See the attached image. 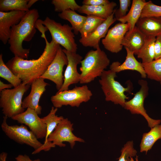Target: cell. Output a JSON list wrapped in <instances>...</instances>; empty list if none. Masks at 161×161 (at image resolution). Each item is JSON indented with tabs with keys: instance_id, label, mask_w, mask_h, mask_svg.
<instances>
[{
	"instance_id": "6da1fadb",
	"label": "cell",
	"mask_w": 161,
	"mask_h": 161,
	"mask_svg": "<svg viewBox=\"0 0 161 161\" xmlns=\"http://www.w3.org/2000/svg\"><path fill=\"white\" fill-rule=\"evenodd\" d=\"M46 46L40 57L37 59L28 60L14 57L6 64L7 67L26 84L32 82L42 75L54 59L60 45L52 39L49 42L45 34L42 35Z\"/></svg>"
},
{
	"instance_id": "7a4b0ae2",
	"label": "cell",
	"mask_w": 161,
	"mask_h": 161,
	"mask_svg": "<svg viewBox=\"0 0 161 161\" xmlns=\"http://www.w3.org/2000/svg\"><path fill=\"white\" fill-rule=\"evenodd\" d=\"M39 17L37 10H30L26 12L18 24L11 28L8 42L10 49L15 57L28 58L30 49L24 48L23 42H29L32 39L36 31L35 25Z\"/></svg>"
},
{
	"instance_id": "3957f363",
	"label": "cell",
	"mask_w": 161,
	"mask_h": 161,
	"mask_svg": "<svg viewBox=\"0 0 161 161\" xmlns=\"http://www.w3.org/2000/svg\"><path fill=\"white\" fill-rule=\"evenodd\" d=\"M110 63L106 53L100 47L95 50L89 51L80 62V83H89L100 77Z\"/></svg>"
},
{
	"instance_id": "277c9868",
	"label": "cell",
	"mask_w": 161,
	"mask_h": 161,
	"mask_svg": "<svg viewBox=\"0 0 161 161\" xmlns=\"http://www.w3.org/2000/svg\"><path fill=\"white\" fill-rule=\"evenodd\" d=\"M116 73L109 70H104L99 80L101 88L107 101H111L115 104H119L124 107L126 100L128 99L125 92L131 93L132 90V84L129 83L127 87H123L119 82L115 79Z\"/></svg>"
},
{
	"instance_id": "5b68a950",
	"label": "cell",
	"mask_w": 161,
	"mask_h": 161,
	"mask_svg": "<svg viewBox=\"0 0 161 161\" xmlns=\"http://www.w3.org/2000/svg\"><path fill=\"white\" fill-rule=\"evenodd\" d=\"M30 86L22 83L16 87L0 92V107L4 116L11 118L24 112L22 99Z\"/></svg>"
},
{
	"instance_id": "8992f818",
	"label": "cell",
	"mask_w": 161,
	"mask_h": 161,
	"mask_svg": "<svg viewBox=\"0 0 161 161\" xmlns=\"http://www.w3.org/2000/svg\"><path fill=\"white\" fill-rule=\"evenodd\" d=\"M41 22L49 31L52 40L67 50L76 52L77 45L72 27L68 24L62 25L48 17L44 21L41 20Z\"/></svg>"
},
{
	"instance_id": "52a82bcc",
	"label": "cell",
	"mask_w": 161,
	"mask_h": 161,
	"mask_svg": "<svg viewBox=\"0 0 161 161\" xmlns=\"http://www.w3.org/2000/svg\"><path fill=\"white\" fill-rule=\"evenodd\" d=\"M92 95L91 91L87 85L75 86L73 89L57 92L51 97L53 106L60 108L63 106L79 107L81 103L86 102Z\"/></svg>"
},
{
	"instance_id": "ba28073f",
	"label": "cell",
	"mask_w": 161,
	"mask_h": 161,
	"mask_svg": "<svg viewBox=\"0 0 161 161\" xmlns=\"http://www.w3.org/2000/svg\"><path fill=\"white\" fill-rule=\"evenodd\" d=\"M1 124L2 130L10 139L20 144H26L36 151L43 145L38 140L35 135L27 127L23 124L10 126L7 122L8 117L4 116Z\"/></svg>"
},
{
	"instance_id": "9c48e42d",
	"label": "cell",
	"mask_w": 161,
	"mask_h": 161,
	"mask_svg": "<svg viewBox=\"0 0 161 161\" xmlns=\"http://www.w3.org/2000/svg\"><path fill=\"white\" fill-rule=\"evenodd\" d=\"M138 83L141 86L140 90L134 94L132 99L126 101L123 107L129 110L132 114L142 115L147 121L148 127L151 128L160 124L161 120L151 118L144 108V101L148 95L149 90L148 82L146 80H140Z\"/></svg>"
},
{
	"instance_id": "30bf717a",
	"label": "cell",
	"mask_w": 161,
	"mask_h": 161,
	"mask_svg": "<svg viewBox=\"0 0 161 161\" xmlns=\"http://www.w3.org/2000/svg\"><path fill=\"white\" fill-rule=\"evenodd\" d=\"M73 125V124L67 118H64L49 136L48 142L61 147L66 146L64 142H67L72 148L76 142H84V140L74 134Z\"/></svg>"
},
{
	"instance_id": "8fae6325",
	"label": "cell",
	"mask_w": 161,
	"mask_h": 161,
	"mask_svg": "<svg viewBox=\"0 0 161 161\" xmlns=\"http://www.w3.org/2000/svg\"><path fill=\"white\" fill-rule=\"evenodd\" d=\"M68 63L67 56L60 47L56 56L44 73L39 78L49 80L54 82L58 90H60L63 83V72L64 66Z\"/></svg>"
},
{
	"instance_id": "7c38bea8",
	"label": "cell",
	"mask_w": 161,
	"mask_h": 161,
	"mask_svg": "<svg viewBox=\"0 0 161 161\" xmlns=\"http://www.w3.org/2000/svg\"><path fill=\"white\" fill-rule=\"evenodd\" d=\"M11 118L28 126L38 139L45 138L47 131L46 125L34 109L27 108L25 111Z\"/></svg>"
},
{
	"instance_id": "4fadbf2b",
	"label": "cell",
	"mask_w": 161,
	"mask_h": 161,
	"mask_svg": "<svg viewBox=\"0 0 161 161\" xmlns=\"http://www.w3.org/2000/svg\"><path fill=\"white\" fill-rule=\"evenodd\" d=\"M129 30L127 23H120L109 30L107 33L102 40L105 48L113 53H117L122 50V42L126 33Z\"/></svg>"
},
{
	"instance_id": "5bb4252c",
	"label": "cell",
	"mask_w": 161,
	"mask_h": 161,
	"mask_svg": "<svg viewBox=\"0 0 161 161\" xmlns=\"http://www.w3.org/2000/svg\"><path fill=\"white\" fill-rule=\"evenodd\" d=\"M63 50L67 56L68 63L64 73L63 84L58 92L69 90L70 85L80 82V74L77 71V66L80 63L82 57L76 52Z\"/></svg>"
},
{
	"instance_id": "9a60e30c",
	"label": "cell",
	"mask_w": 161,
	"mask_h": 161,
	"mask_svg": "<svg viewBox=\"0 0 161 161\" xmlns=\"http://www.w3.org/2000/svg\"><path fill=\"white\" fill-rule=\"evenodd\" d=\"M26 13L19 10L0 11V40L4 44L8 42L12 27L19 23Z\"/></svg>"
},
{
	"instance_id": "2e32d148",
	"label": "cell",
	"mask_w": 161,
	"mask_h": 161,
	"mask_svg": "<svg viewBox=\"0 0 161 161\" xmlns=\"http://www.w3.org/2000/svg\"><path fill=\"white\" fill-rule=\"evenodd\" d=\"M44 79L39 78L34 80L31 84V90L29 94L22 101V107L24 109L30 108L35 111L38 115L41 114V106L39 104L40 98L49 85Z\"/></svg>"
},
{
	"instance_id": "e0dca14e",
	"label": "cell",
	"mask_w": 161,
	"mask_h": 161,
	"mask_svg": "<svg viewBox=\"0 0 161 161\" xmlns=\"http://www.w3.org/2000/svg\"><path fill=\"white\" fill-rule=\"evenodd\" d=\"M115 10L113 13L93 31L86 36L80 38L79 41L83 46L93 47L95 49L100 47V39L105 37L110 27L117 20L114 17Z\"/></svg>"
},
{
	"instance_id": "ac0fdd59",
	"label": "cell",
	"mask_w": 161,
	"mask_h": 161,
	"mask_svg": "<svg viewBox=\"0 0 161 161\" xmlns=\"http://www.w3.org/2000/svg\"><path fill=\"white\" fill-rule=\"evenodd\" d=\"M58 108L52 106L49 113L46 116L42 118V119L45 123L47 128V133L45 140L43 145L39 148L34 151L32 154H35L42 151H47L51 148L55 147L52 143H49L47 139L53 131L57 125L64 118L62 116H58L56 115Z\"/></svg>"
},
{
	"instance_id": "d6986e66",
	"label": "cell",
	"mask_w": 161,
	"mask_h": 161,
	"mask_svg": "<svg viewBox=\"0 0 161 161\" xmlns=\"http://www.w3.org/2000/svg\"><path fill=\"white\" fill-rule=\"evenodd\" d=\"M127 55L125 61L122 64L118 61L113 62L110 66V69L116 73L127 70L138 72L143 78H145L147 75L142 63L138 61L134 56V53L128 49L125 48Z\"/></svg>"
},
{
	"instance_id": "ffe728a7",
	"label": "cell",
	"mask_w": 161,
	"mask_h": 161,
	"mask_svg": "<svg viewBox=\"0 0 161 161\" xmlns=\"http://www.w3.org/2000/svg\"><path fill=\"white\" fill-rule=\"evenodd\" d=\"M136 26L146 37H156L161 35V18H140Z\"/></svg>"
},
{
	"instance_id": "44dd1931",
	"label": "cell",
	"mask_w": 161,
	"mask_h": 161,
	"mask_svg": "<svg viewBox=\"0 0 161 161\" xmlns=\"http://www.w3.org/2000/svg\"><path fill=\"white\" fill-rule=\"evenodd\" d=\"M146 37L136 26L130 31H128L123 39L122 45L137 55L144 44Z\"/></svg>"
},
{
	"instance_id": "7402d4cb",
	"label": "cell",
	"mask_w": 161,
	"mask_h": 161,
	"mask_svg": "<svg viewBox=\"0 0 161 161\" xmlns=\"http://www.w3.org/2000/svg\"><path fill=\"white\" fill-rule=\"evenodd\" d=\"M117 4L112 1L108 4L98 6L83 5L78 11L79 13L106 19L114 12Z\"/></svg>"
},
{
	"instance_id": "603a6c76",
	"label": "cell",
	"mask_w": 161,
	"mask_h": 161,
	"mask_svg": "<svg viewBox=\"0 0 161 161\" xmlns=\"http://www.w3.org/2000/svg\"><path fill=\"white\" fill-rule=\"evenodd\" d=\"M147 2L145 0H133L129 13L124 17L118 21L120 23H127L129 30H132L140 17L142 10Z\"/></svg>"
},
{
	"instance_id": "cb8c5ba5",
	"label": "cell",
	"mask_w": 161,
	"mask_h": 161,
	"mask_svg": "<svg viewBox=\"0 0 161 161\" xmlns=\"http://www.w3.org/2000/svg\"><path fill=\"white\" fill-rule=\"evenodd\" d=\"M161 139V124H159L151 128L148 132L143 133L140 145V152H145L146 154L156 141Z\"/></svg>"
},
{
	"instance_id": "d4e9b609",
	"label": "cell",
	"mask_w": 161,
	"mask_h": 161,
	"mask_svg": "<svg viewBox=\"0 0 161 161\" xmlns=\"http://www.w3.org/2000/svg\"><path fill=\"white\" fill-rule=\"evenodd\" d=\"M58 16L61 18L70 23L73 32L76 35L79 33L86 18V16L80 15L75 11L70 9L59 13Z\"/></svg>"
},
{
	"instance_id": "484cf974",
	"label": "cell",
	"mask_w": 161,
	"mask_h": 161,
	"mask_svg": "<svg viewBox=\"0 0 161 161\" xmlns=\"http://www.w3.org/2000/svg\"><path fill=\"white\" fill-rule=\"evenodd\" d=\"M156 37H146L145 43L137 54L142 60V63L150 62L154 59V43Z\"/></svg>"
},
{
	"instance_id": "4316f807",
	"label": "cell",
	"mask_w": 161,
	"mask_h": 161,
	"mask_svg": "<svg viewBox=\"0 0 161 161\" xmlns=\"http://www.w3.org/2000/svg\"><path fill=\"white\" fill-rule=\"evenodd\" d=\"M29 1V0H0V11L19 10L27 12L31 7Z\"/></svg>"
},
{
	"instance_id": "83f0119b",
	"label": "cell",
	"mask_w": 161,
	"mask_h": 161,
	"mask_svg": "<svg viewBox=\"0 0 161 161\" xmlns=\"http://www.w3.org/2000/svg\"><path fill=\"white\" fill-rule=\"evenodd\" d=\"M142 64L148 78L161 81V57L148 63Z\"/></svg>"
},
{
	"instance_id": "f1b7e54d",
	"label": "cell",
	"mask_w": 161,
	"mask_h": 161,
	"mask_svg": "<svg viewBox=\"0 0 161 161\" xmlns=\"http://www.w3.org/2000/svg\"><path fill=\"white\" fill-rule=\"evenodd\" d=\"M0 76L7 80L14 88L18 86L22 83L21 79L15 75L5 64L2 54L0 55Z\"/></svg>"
},
{
	"instance_id": "f546056e",
	"label": "cell",
	"mask_w": 161,
	"mask_h": 161,
	"mask_svg": "<svg viewBox=\"0 0 161 161\" xmlns=\"http://www.w3.org/2000/svg\"><path fill=\"white\" fill-rule=\"evenodd\" d=\"M86 17V20L79 32L81 38L85 37L93 31L106 19L92 15Z\"/></svg>"
},
{
	"instance_id": "4dcf8cb0",
	"label": "cell",
	"mask_w": 161,
	"mask_h": 161,
	"mask_svg": "<svg viewBox=\"0 0 161 161\" xmlns=\"http://www.w3.org/2000/svg\"><path fill=\"white\" fill-rule=\"evenodd\" d=\"M51 3L55 11L60 13L69 9L78 11L80 6L74 0H52Z\"/></svg>"
},
{
	"instance_id": "1f68e13d",
	"label": "cell",
	"mask_w": 161,
	"mask_h": 161,
	"mask_svg": "<svg viewBox=\"0 0 161 161\" xmlns=\"http://www.w3.org/2000/svg\"><path fill=\"white\" fill-rule=\"evenodd\" d=\"M146 17L161 18V6L154 4L151 1H147L142 10L140 18Z\"/></svg>"
},
{
	"instance_id": "d6a6232c",
	"label": "cell",
	"mask_w": 161,
	"mask_h": 161,
	"mask_svg": "<svg viewBox=\"0 0 161 161\" xmlns=\"http://www.w3.org/2000/svg\"><path fill=\"white\" fill-rule=\"evenodd\" d=\"M121 152L118 161H128L130 157L135 156L137 151L134 147L133 141H128L122 148Z\"/></svg>"
},
{
	"instance_id": "836d02e7",
	"label": "cell",
	"mask_w": 161,
	"mask_h": 161,
	"mask_svg": "<svg viewBox=\"0 0 161 161\" xmlns=\"http://www.w3.org/2000/svg\"><path fill=\"white\" fill-rule=\"evenodd\" d=\"M120 6L118 9L115 10L114 15L117 20L125 17L130 5V0H119Z\"/></svg>"
},
{
	"instance_id": "e575fe53",
	"label": "cell",
	"mask_w": 161,
	"mask_h": 161,
	"mask_svg": "<svg viewBox=\"0 0 161 161\" xmlns=\"http://www.w3.org/2000/svg\"><path fill=\"white\" fill-rule=\"evenodd\" d=\"M154 47L155 60L161 57V35L156 38Z\"/></svg>"
},
{
	"instance_id": "d590c367",
	"label": "cell",
	"mask_w": 161,
	"mask_h": 161,
	"mask_svg": "<svg viewBox=\"0 0 161 161\" xmlns=\"http://www.w3.org/2000/svg\"><path fill=\"white\" fill-rule=\"evenodd\" d=\"M110 2L108 0H84L82 1V4L83 5L98 6L106 5Z\"/></svg>"
},
{
	"instance_id": "8d00e7d4",
	"label": "cell",
	"mask_w": 161,
	"mask_h": 161,
	"mask_svg": "<svg viewBox=\"0 0 161 161\" xmlns=\"http://www.w3.org/2000/svg\"><path fill=\"white\" fill-rule=\"evenodd\" d=\"M15 159L16 161H41L39 159L32 160L26 154H19L15 158Z\"/></svg>"
},
{
	"instance_id": "74e56055",
	"label": "cell",
	"mask_w": 161,
	"mask_h": 161,
	"mask_svg": "<svg viewBox=\"0 0 161 161\" xmlns=\"http://www.w3.org/2000/svg\"><path fill=\"white\" fill-rule=\"evenodd\" d=\"M13 86L11 84H5L0 80V91L1 92L2 90L6 89L11 88Z\"/></svg>"
},
{
	"instance_id": "f35d334b",
	"label": "cell",
	"mask_w": 161,
	"mask_h": 161,
	"mask_svg": "<svg viewBox=\"0 0 161 161\" xmlns=\"http://www.w3.org/2000/svg\"><path fill=\"white\" fill-rule=\"evenodd\" d=\"M7 154L5 153H3L0 155L1 161H6Z\"/></svg>"
},
{
	"instance_id": "ab89813d",
	"label": "cell",
	"mask_w": 161,
	"mask_h": 161,
	"mask_svg": "<svg viewBox=\"0 0 161 161\" xmlns=\"http://www.w3.org/2000/svg\"><path fill=\"white\" fill-rule=\"evenodd\" d=\"M136 161H138V157L137 156H136L135 158ZM128 161H134L132 157H130V159Z\"/></svg>"
},
{
	"instance_id": "60d3db41",
	"label": "cell",
	"mask_w": 161,
	"mask_h": 161,
	"mask_svg": "<svg viewBox=\"0 0 161 161\" xmlns=\"http://www.w3.org/2000/svg\"><path fill=\"white\" fill-rule=\"evenodd\" d=\"M160 82V84L161 85V81Z\"/></svg>"
}]
</instances>
